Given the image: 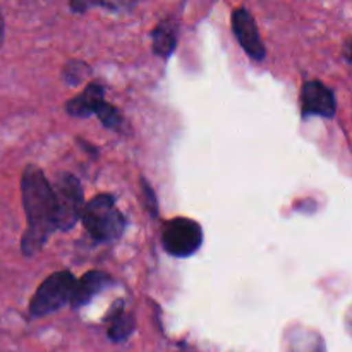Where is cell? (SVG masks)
I'll return each instance as SVG.
<instances>
[{"mask_svg":"<svg viewBox=\"0 0 352 352\" xmlns=\"http://www.w3.org/2000/svg\"><path fill=\"white\" fill-rule=\"evenodd\" d=\"M21 195L28 219L26 232L21 239V251L26 256H34L57 230V203L50 182L36 165L24 168Z\"/></svg>","mask_w":352,"mask_h":352,"instance_id":"cell-1","label":"cell"},{"mask_svg":"<svg viewBox=\"0 0 352 352\" xmlns=\"http://www.w3.org/2000/svg\"><path fill=\"white\" fill-rule=\"evenodd\" d=\"M81 220L89 236L100 243H110L122 236L126 219L116 206V199L110 195H98L86 203Z\"/></svg>","mask_w":352,"mask_h":352,"instance_id":"cell-2","label":"cell"},{"mask_svg":"<svg viewBox=\"0 0 352 352\" xmlns=\"http://www.w3.org/2000/svg\"><path fill=\"white\" fill-rule=\"evenodd\" d=\"M74 284L76 278L69 272H57L45 278L30 302L31 316L40 318V316L52 315L64 305H69Z\"/></svg>","mask_w":352,"mask_h":352,"instance_id":"cell-3","label":"cell"},{"mask_svg":"<svg viewBox=\"0 0 352 352\" xmlns=\"http://www.w3.org/2000/svg\"><path fill=\"white\" fill-rule=\"evenodd\" d=\"M57 203V230H69L81 219L85 208L81 182L72 174H60L52 186Z\"/></svg>","mask_w":352,"mask_h":352,"instance_id":"cell-4","label":"cell"},{"mask_svg":"<svg viewBox=\"0 0 352 352\" xmlns=\"http://www.w3.org/2000/svg\"><path fill=\"white\" fill-rule=\"evenodd\" d=\"M203 243V230L195 220L179 219L165 223L162 232V244L168 254L175 258H188L199 250Z\"/></svg>","mask_w":352,"mask_h":352,"instance_id":"cell-5","label":"cell"},{"mask_svg":"<svg viewBox=\"0 0 352 352\" xmlns=\"http://www.w3.org/2000/svg\"><path fill=\"white\" fill-rule=\"evenodd\" d=\"M232 31L237 41L244 48L248 55L254 60H263L267 55L263 41H261L260 31H258L256 21L253 14L246 7H237L232 12Z\"/></svg>","mask_w":352,"mask_h":352,"instance_id":"cell-6","label":"cell"},{"mask_svg":"<svg viewBox=\"0 0 352 352\" xmlns=\"http://www.w3.org/2000/svg\"><path fill=\"white\" fill-rule=\"evenodd\" d=\"M301 105L305 116H320L332 119L337 112L336 96L320 81H308L302 86Z\"/></svg>","mask_w":352,"mask_h":352,"instance_id":"cell-7","label":"cell"},{"mask_svg":"<svg viewBox=\"0 0 352 352\" xmlns=\"http://www.w3.org/2000/svg\"><path fill=\"white\" fill-rule=\"evenodd\" d=\"M110 284H113V280L109 275L103 274V272H88L81 278H76L71 302L69 305L72 308H81V306L88 305L98 292L109 287Z\"/></svg>","mask_w":352,"mask_h":352,"instance_id":"cell-8","label":"cell"},{"mask_svg":"<svg viewBox=\"0 0 352 352\" xmlns=\"http://www.w3.org/2000/svg\"><path fill=\"white\" fill-rule=\"evenodd\" d=\"M103 95H105L103 86L88 85L81 95H78L76 98L69 100L65 103V110H67V113H71L74 117L98 116L103 107L107 105Z\"/></svg>","mask_w":352,"mask_h":352,"instance_id":"cell-9","label":"cell"},{"mask_svg":"<svg viewBox=\"0 0 352 352\" xmlns=\"http://www.w3.org/2000/svg\"><path fill=\"white\" fill-rule=\"evenodd\" d=\"M179 24L175 19H164L151 31V47L158 57L168 58L177 47Z\"/></svg>","mask_w":352,"mask_h":352,"instance_id":"cell-10","label":"cell"},{"mask_svg":"<svg viewBox=\"0 0 352 352\" xmlns=\"http://www.w3.org/2000/svg\"><path fill=\"white\" fill-rule=\"evenodd\" d=\"M136 0H71L72 12H86L89 7H102L110 12H131Z\"/></svg>","mask_w":352,"mask_h":352,"instance_id":"cell-11","label":"cell"},{"mask_svg":"<svg viewBox=\"0 0 352 352\" xmlns=\"http://www.w3.org/2000/svg\"><path fill=\"white\" fill-rule=\"evenodd\" d=\"M110 329H109V336L110 339L117 340H126L127 337L133 333L134 330V318L129 315V313H124L122 309H119L117 313H113V316L110 318Z\"/></svg>","mask_w":352,"mask_h":352,"instance_id":"cell-12","label":"cell"},{"mask_svg":"<svg viewBox=\"0 0 352 352\" xmlns=\"http://www.w3.org/2000/svg\"><path fill=\"white\" fill-rule=\"evenodd\" d=\"M89 74H91V69L81 60L67 62V64L64 65V69H62V78H64L65 81H67V85L71 86L82 82Z\"/></svg>","mask_w":352,"mask_h":352,"instance_id":"cell-13","label":"cell"},{"mask_svg":"<svg viewBox=\"0 0 352 352\" xmlns=\"http://www.w3.org/2000/svg\"><path fill=\"white\" fill-rule=\"evenodd\" d=\"M143 188H144V192L148 195V198H150V203H148V206L151 208V212H153V215H157V201H155V195L153 191H151L150 184H146V182L143 181Z\"/></svg>","mask_w":352,"mask_h":352,"instance_id":"cell-14","label":"cell"},{"mask_svg":"<svg viewBox=\"0 0 352 352\" xmlns=\"http://www.w3.org/2000/svg\"><path fill=\"white\" fill-rule=\"evenodd\" d=\"M3 31H6V24H3L2 12H0V45L3 43Z\"/></svg>","mask_w":352,"mask_h":352,"instance_id":"cell-15","label":"cell"}]
</instances>
